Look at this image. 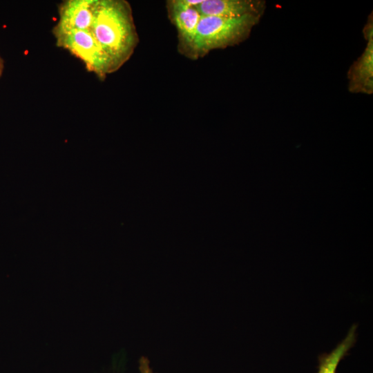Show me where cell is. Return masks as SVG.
I'll return each mask as SVG.
<instances>
[{
    "label": "cell",
    "instance_id": "277c9868",
    "mask_svg": "<svg viewBox=\"0 0 373 373\" xmlns=\"http://www.w3.org/2000/svg\"><path fill=\"white\" fill-rule=\"evenodd\" d=\"M97 0H68L59 7L55 36L73 30H90Z\"/></svg>",
    "mask_w": 373,
    "mask_h": 373
},
{
    "label": "cell",
    "instance_id": "7a4b0ae2",
    "mask_svg": "<svg viewBox=\"0 0 373 373\" xmlns=\"http://www.w3.org/2000/svg\"><path fill=\"white\" fill-rule=\"evenodd\" d=\"M260 15H249L240 17L201 16L197 31L190 47L195 56L209 51L236 45L248 37Z\"/></svg>",
    "mask_w": 373,
    "mask_h": 373
},
{
    "label": "cell",
    "instance_id": "6da1fadb",
    "mask_svg": "<svg viewBox=\"0 0 373 373\" xmlns=\"http://www.w3.org/2000/svg\"><path fill=\"white\" fill-rule=\"evenodd\" d=\"M90 31L118 69L131 57L137 33L127 2L97 0Z\"/></svg>",
    "mask_w": 373,
    "mask_h": 373
},
{
    "label": "cell",
    "instance_id": "30bf717a",
    "mask_svg": "<svg viewBox=\"0 0 373 373\" xmlns=\"http://www.w3.org/2000/svg\"><path fill=\"white\" fill-rule=\"evenodd\" d=\"M1 70H2V66H1V62H0V75H1Z\"/></svg>",
    "mask_w": 373,
    "mask_h": 373
},
{
    "label": "cell",
    "instance_id": "8992f818",
    "mask_svg": "<svg viewBox=\"0 0 373 373\" xmlns=\"http://www.w3.org/2000/svg\"><path fill=\"white\" fill-rule=\"evenodd\" d=\"M202 16L240 17L262 15L265 1L260 0H203L196 7Z\"/></svg>",
    "mask_w": 373,
    "mask_h": 373
},
{
    "label": "cell",
    "instance_id": "5b68a950",
    "mask_svg": "<svg viewBox=\"0 0 373 373\" xmlns=\"http://www.w3.org/2000/svg\"><path fill=\"white\" fill-rule=\"evenodd\" d=\"M372 15L363 29L367 46L358 59L350 67L347 77L352 93L372 94L373 91V26Z\"/></svg>",
    "mask_w": 373,
    "mask_h": 373
},
{
    "label": "cell",
    "instance_id": "ba28073f",
    "mask_svg": "<svg viewBox=\"0 0 373 373\" xmlns=\"http://www.w3.org/2000/svg\"><path fill=\"white\" fill-rule=\"evenodd\" d=\"M356 325H353L345 338L331 352L319 356L318 373H336L340 361L347 354L356 342Z\"/></svg>",
    "mask_w": 373,
    "mask_h": 373
},
{
    "label": "cell",
    "instance_id": "9c48e42d",
    "mask_svg": "<svg viewBox=\"0 0 373 373\" xmlns=\"http://www.w3.org/2000/svg\"><path fill=\"white\" fill-rule=\"evenodd\" d=\"M139 369L140 373H155L150 366L149 359L145 357L140 358Z\"/></svg>",
    "mask_w": 373,
    "mask_h": 373
},
{
    "label": "cell",
    "instance_id": "52a82bcc",
    "mask_svg": "<svg viewBox=\"0 0 373 373\" xmlns=\"http://www.w3.org/2000/svg\"><path fill=\"white\" fill-rule=\"evenodd\" d=\"M169 8L181 41L190 48L202 15L196 7L189 5L185 0L170 1Z\"/></svg>",
    "mask_w": 373,
    "mask_h": 373
},
{
    "label": "cell",
    "instance_id": "3957f363",
    "mask_svg": "<svg viewBox=\"0 0 373 373\" xmlns=\"http://www.w3.org/2000/svg\"><path fill=\"white\" fill-rule=\"evenodd\" d=\"M57 45L79 58L87 69L104 77L116 70L90 30H73L57 36Z\"/></svg>",
    "mask_w": 373,
    "mask_h": 373
}]
</instances>
